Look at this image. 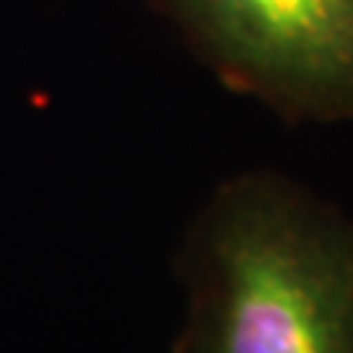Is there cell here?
I'll return each mask as SVG.
<instances>
[{
    "label": "cell",
    "instance_id": "obj_1",
    "mask_svg": "<svg viewBox=\"0 0 353 353\" xmlns=\"http://www.w3.org/2000/svg\"><path fill=\"white\" fill-rule=\"evenodd\" d=\"M192 353H353V224L268 176L197 230Z\"/></svg>",
    "mask_w": 353,
    "mask_h": 353
},
{
    "label": "cell",
    "instance_id": "obj_2",
    "mask_svg": "<svg viewBox=\"0 0 353 353\" xmlns=\"http://www.w3.org/2000/svg\"><path fill=\"white\" fill-rule=\"evenodd\" d=\"M239 88L292 115H353V0H162Z\"/></svg>",
    "mask_w": 353,
    "mask_h": 353
}]
</instances>
